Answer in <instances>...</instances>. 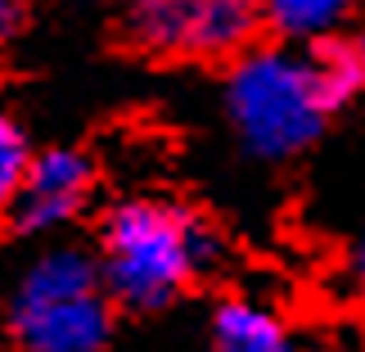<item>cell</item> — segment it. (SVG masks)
Listing matches in <instances>:
<instances>
[{
  "label": "cell",
  "instance_id": "6da1fadb",
  "mask_svg": "<svg viewBox=\"0 0 365 352\" xmlns=\"http://www.w3.org/2000/svg\"><path fill=\"white\" fill-rule=\"evenodd\" d=\"M217 258V239L194 213L163 199H126L104 217L100 280L108 298L135 312L167 307Z\"/></svg>",
  "mask_w": 365,
  "mask_h": 352
},
{
  "label": "cell",
  "instance_id": "7a4b0ae2",
  "mask_svg": "<svg viewBox=\"0 0 365 352\" xmlns=\"http://www.w3.org/2000/svg\"><path fill=\"white\" fill-rule=\"evenodd\" d=\"M113 330L100 262L81 248H50L9 293V334L23 352H100Z\"/></svg>",
  "mask_w": 365,
  "mask_h": 352
},
{
  "label": "cell",
  "instance_id": "3957f363",
  "mask_svg": "<svg viewBox=\"0 0 365 352\" xmlns=\"http://www.w3.org/2000/svg\"><path fill=\"white\" fill-rule=\"evenodd\" d=\"M226 114L257 159H289L325 131L334 104L320 91L312 59L289 50H248L230 68Z\"/></svg>",
  "mask_w": 365,
  "mask_h": 352
},
{
  "label": "cell",
  "instance_id": "277c9868",
  "mask_svg": "<svg viewBox=\"0 0 365 352\" xmlns=\"http://www.w3.org/2000/svg\"><path fill=\"white\" fill-rule=\"evenodd\" d=\"M257 23V0H126V27L153 54H240Z\"/></svg>",
  "mask_w": 365,
  "mask_h": 352
},
{
  "label": "cell",
  "instance_id": "5b68a950",
  "mask_svg": "<svg viewBox=\"0 0 365 352\" xmlns=\"http://www.w3.org/2000/svg\"><path fill=\"white\" fill-rule=\"evenodd\" d=\"M91 190H95V172L86 163V154H77V149L32 154V163L23 172V186L9 203V217L27 235L59 231L86 208Z\"/></svg>",
  "mask_w": 365,
  "mask_h": 352
},
{
  "label": "cell",
  "instance_id": "8992f818",
  "mask_svg": "<svg viewBox=\"0 0 365 352\" xmlns=\"http://www.w3.org/2000/svg\"><path fill=\"white\" fill-rule=\"evenodd\" d=\"M212 352H298V339L275 307L226 298L212 312Z\"/></svg>",
  "mask_w": 365,
  "mask_h": 352
},
{
  "label": "cell",
  "instance_id": "52a82bcc",
  "mask_svg": "<svg viewBox=\"0 0 365 352\" xmlns=\"http://www.w3.org/2000/svg\"><path fill=\"white\" fill-rule=\"evenodd\" d=\"M262 19L289 41H325L347 23L356 0H257Z\"/></svg>",
  "mask_w": 365,
  "mask_h": 352
},
{
  "label": "cell",
  "instance_id": "ba28073f",
  "mask_svg": "<svg viewBox=\"0 0 365 352\" xmlns=\"http://www.w3.org/2000/svg\"><path fill=\"white\" fill-rule=\"evenodd\" d=\"M312 64H316L320 91H325V100H329L334 109L347 104V100H352V95L365 86V68H361V59H356L352 46H325Z\"/></svg>",
  "mask_w": 365,
  "mask_h": 352
},
{
  "label": "cell",
  "instance_id": "9c48e42d",
  "mask_svg": "<svg viewBox=\"0 0 365 352\" xmlns=\"http://www.w3.org/2000/svg\"><path fill=\"white\" fill-rule=\"evenodd\" d=\"M27 163H32V149H27L23 126L0 109V213H9L14 194H19V186H23Z\"/></svg>",
  "mask_w": 365,
  "mask_h": 352
},
{
  "label": "cell",
  "instance_id": "30bf717a",
  "mask_svg": "<svg viewBox=\"0 0 365 352\" xmlns=\"http://www.w3.org/2000/svg\"><path fill=\"white\" fill-rule=\"evenodd\" d=\"M19 27H23V0H0V50L14 41Z\"/></svg>",
  "mask_w": 365,
  "mask_h": 352
},
{
  "label": "cell",
  "instance_id": "8fae6325",
  "mask_svg": "<svg viewBox=\"0 0 365 352\" xmlns=\"http://www.w3.org/2000/svg\"><path fill=\"white\" fill-rule=\"evenodd\" d=\"M352 266H356V276L365 280V231H361V239H356V253H352Z\"/></svg>",
  "mask_w": 365,
  "mask_h": 352
},
{
  "label": "cell",
  "instance_id": "7c38bea8",
  "mask_svg": "<svg viewBox=\"0 0 365 352\" xmlns=\"http://www.w3.org/2000/svg\"><path fill=\"white\" fill-rule=\"evenodd\" d=\"M352 50H356V59H361V68H365V36H356V41H352Z\"/></svg>",
  "mask_w": 365,
  "mask_h": 352
}]
</instances>
